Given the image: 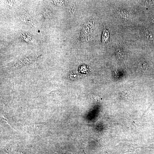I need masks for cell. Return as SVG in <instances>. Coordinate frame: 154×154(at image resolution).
I'll list each match as a JSON object with an SVG mask.
<instances>
[{"instance_id":"52a82bcc","label":"cell","mask_w":154,"mask_h":154,"mask_svg":"<svg viewBox=\"0 0 154 154\" xmlns=\"http://www.w3.org/2000/svg\"><path fill=\"white\" fill-rule=\"evenodd\" d=\"M121 96L128 100L132 99V96L130 93L127 91L123 92L121 94Z\"/></svg>"},{"instance_id":"7a4b0ae2","label":"cell","mask_w":154,"mask_h":154,"mask_svg":"<svg viewBox=\"0 0 154 154\" xmlns=\"http://www.w3.org/2000/svg\"><path fill=\"white\" fill-rule=\"evenodd\" d=\"M110 36V29H105L102 34V41L103 43L107 44L109 43Z\"/></svg>"},{"instance_id":"3957f363","label":"cell","mask_w":154,"mask_h":154,"mask_svg":"<svg viewBox=\"0 0 154 154\" xmlns=\"http://www.w3.org/2000/svg\"><path fill=\"white\" fill-rule=\"evenodd\" d=\"M139 68L141 70L142 73L145 74L147 72L148 69V65L145 61H142L139 63L138 65Z\"/></svg>"},{"instance_id":"9c48e42d","label":"cell","mask_w":154,"mask_h":154,"mask_svg":"<svg viewBox=\"0 0 154 154\" xmlns=\"http://www.w3.org/2000/svg\"><path fill=\"white\" fill-rule=\"evenodd\" d=\"M147 4L150 5H153L154 4V2L153 1H147Z\"/></svg>"},{"instance_id":"5b68a950","label":"cell","mask_w":154,"mask_h":154,"mask_svg":"<svg viewBox=\"0 0 154 154\" xmlns=\"http://www.w3.org/2000/svg\"><path fill=\"white\" fill-rule=\"evenodd\" d=\"M117 12L121 17L123 18H127L128 17V13L127 11L125 10H118Z\"/></svg>"},{"instance_id":"ba28073f","label":"cell","mask_w":154,"mask_h":154,"mask_svg":"<svg viewBox=\"0 0 154 154\" xmlns=\"http://www.w3.org/2000/svg\"><path fill=\"white\" fill-rule=\"evenodd\" d=\"M32 126L34 130L37 131H40L42 129L43 124H32Z\"/></svg>"},{"instance_id":"277c9868","label":"cell","mask_w":154,"mask_h":154,"mask_svg":"<svg viewBox=\"0 0 154 154\" xmlns=\"http://www.w3.org/2000/svg\"><path fill=\"white\" fill-rule=\"evenodd\" d=\"M116 55L118 59L122 60L123 59L124 55L123 51L120 48H118L116 51Z\"/></svg>"},{"instance_id":"30bf717a","label":"cell","mask_w":154,"mask_h":154,"mask_svg":"<svg viewBox=\"0 0 154 154\" xmlns=\"http://www.w3.org/2000/svg\"><path fill=\"white\" fill-rule=\"evenodd\" d=\"M151 19L152 23L154 24V17H152Z\"/></svg>"},{"instance_id":"8992f818","label":"cell","mask_w":154,"mask_h":154,"mask_svg":"<svg viewBox=\"0 0 154 154\" xmlns=\"http://www.w3.org/2000/svg\"><path fill=\"white\" fill-rule=\"evenodd\" d=\"M145 37L149 40H152L154 39V33L153 32L146 29L145 31Z\"/></svg>"},{"instance_id":"6da1fadb","label":"cell","mask_w":154,"mask_h":154,"mask_svg":"<svg viewBox=\"0 0 154 154\" xmlns=\"http://www.w3.org/2000/svg\"><path fill=\"white\" fill-rule=\"evenodd\" d=\"M95 16H93L92 18L89 20L83 26L80 34V40L82 41H86L92 33L94 29Z\"/></svg>"}]
</instances>
